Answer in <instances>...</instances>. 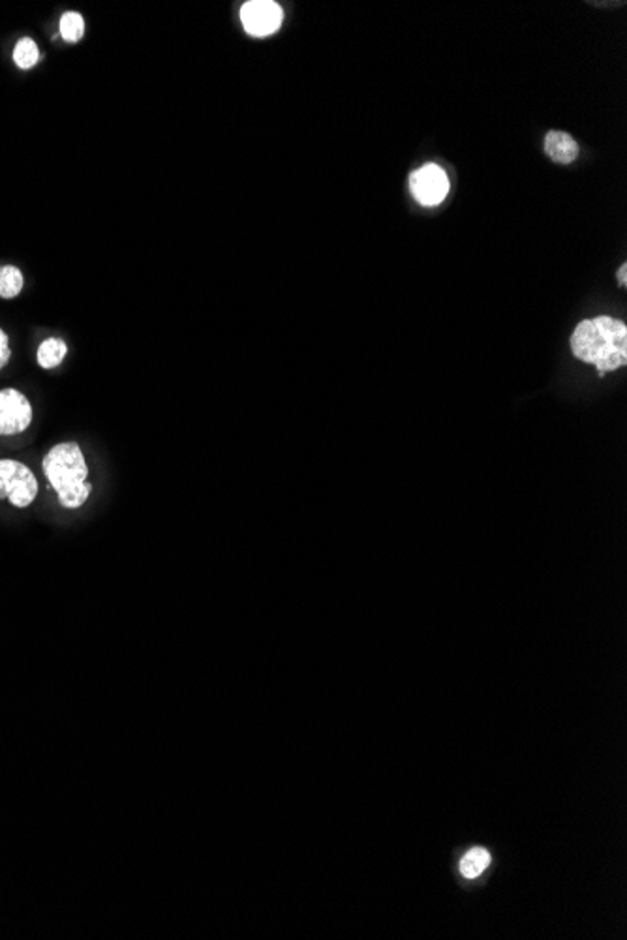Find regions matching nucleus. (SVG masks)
<instances>
[{
  "label": "nucleus",
  "mask_w": 627,
  "mask_h": 940,
  "mask_svg": "<svg viewBox=\"0 0 627 940\" xmlns=\"http://www.w3.org/2000/svg\"><path fill=\"white\" fill-rule=\"evenodd\" d=\"M571 351L582 363L594 364L599 376L626 366V323L609 316L584 319L573 331Z\"/></svg>",
  "instance_id": "f257e3e1"
},
{
  "label": "nucleus",
  "mask_w": 627,
  "mask_h": 940,
  "mask_svg": "<svg viewBox=\"0 0 627 940\" xmlns=\"http://www.w3.org/2000/svg\"><path fill=\"white\" fill-rule=\"evenodd\" d=\"M49 483L66 509H79L91 496L92 486L87 483L89 468L81 447L77 443L55 445L42 462Z\"/></svg>",
  "instance_id": "f03ea898"
},
{
  "label": "nucleus",
  "mask_w": 627,
  "mask_h": 940,
  "mask_svg": "<svg viewBox=\"0 0 627 940\" xmlns=\"http://www.w3.org/2000/svg\"><path fill=\"white\" fill-rule=\"evenodd\" d=\"M38 494V481L25 464L0 460V500H10L14 507H29Z\"/></svg>",
  "instance_id": "7ed1b4c3"
},
{
  "label": "nucleus",
  "mask_w": 627,
  "mask_h": 940,
  "mask_svg": "<svg viewBox=\"0 0 627 940\" xmlns=\"http://www.w3.org/2000/svg\"><path fill=\"white\" fill-rule=\"evenodd\" d=\"M413 198L423 207H436L449 194V179L444 169L436 164H425L410 177Z\"/></svg>",
  "instance_id": "20e7f679"
},
{
  "label": "nucleus",
  "mask_w": 627,
  "mask_h": 940,
  "mask_svg": "<svg viewBox=\"0 0 627 940\" xmlns=\"http://www.w3.org/2000/svg\"><path fill=\"white\" fill-rule=\"evenodd\" d=\"M284 21L282 8L273 0H250L241 8V23L250 36L265 38L275 34Z\"/></svg>",
  "instance_id": "39448f33"
},
{
  "label": "nucleus",
  "mask_w": 627,
  "mask_h": 940,
  "mask_svg": "<svg viewBox=\"0 0 627 940\" xmlns=\"http://www.w3.org/2000/svg\"><path fill=\"white\" fill-rule=\"evenodd\" d=\"M32 423L31 402L16 389L0 391V436H16Z\"/></svg>",
  "instance_id": "423d86ee"
},
{
  "label": "nucleus",
  "mask_w": 627,
  "mask_h": 940,
  "mask_svg": "<svg viewBox=\"0 0 627 940\" xmlns=\"http://www.w3.org/2000/svg\"><path fill=\"white\" fill-rule=\"evenodd\" d=\"M545 152L547 156L551 158L554 164H562V166H567L571 162L577 160L579 156V145L573 137L566 134V132H558V130H551L547 136H545Z\"/></svg>",
  "instance_id": "0eeeda50"
},
{
  "label": "nucleus",
  "mask_w": 627,
  "mask_h": 940,
  "mask_svg": "<svg viewBox=\"0 0 627 940\" xmlns=\"http://www.w3.org/2000/svg\"><path fill=\"white\" fill-rule=\"evenodd\" d=\"M66 342L61 338H47L38 348V364L42 368H55L66 357Z\"/></svg>",
  "instance_id": "6e6552de"
},
{
  "label": "nucleus",
  "mask_w": 627,
  "mask_h": 940,
  "mask_svg": "<svg viewBox=\"0 0 627 940\" xmlns=\"http://www.w3.org/2000/svg\"><path fill=\"white\" fill-rule=\"evenodd\" d=\"M490 864V854L489 850L485 849H472L460 862V873L466 877V879H475L479 877Z\"/></svg>",
  "instance_id": "1a4fd4ad"
},
{
  "label": "nucleus",
  "mask_w": 627,
  "mask_h": 940,
  "mask_svg": "<svg viewBox=\"0 0 627 940\" xmlns=\"http://www.w3.org/2000/svg\"><path fill=\"white\" fill-rule=\"evenodd\" d=\"M23 289V274L14 265L0 267V297L14 299Z\"/></svg>",
  "instance_id": "9d476101"
},
{
  "label": "nucleus",
  "mask_w": 627,
  "mask_h": 940,
  "mask_svg": "<svg viewBox=\"0 0 627 940\" xmlns=\"http://www.w3.org/2000/svg\"><path fill=\"white\" fill-rule=\"evenodd\" d=\"M14 61L21 70H31L40 61V49L32 38H21L14 49Z\"/></svg>",
  "instance_id": "9b49d317"
},
{
  "label": "nucleus",
  "mask_w": 627,
  "mask_h": 940,
  "mask_svg": "<svg viewBox=\"0 0 627 940\" xmlns=\"http://www.w3.org/2000/svg\"><path fill=\"white\" fill-rule=\"evenodd\" d=\"M59 27H61L62 38H64L66 42H70V44H76V42H79V40L83 38V34H85V19H83L81 14H77V12H66V14L61 17Z\"/></svg>",
  "instance_id": "f8f14e48"
},
{
  "label": "nucleus",
  "mask_w": 627,
  "mask_h": 940,
  "mask_svg": "<svg viewBox=\"0 0 627 940\" xmlns=\"http://www.w3.org/2000/svg\"><path fill=\"white\" fill-rule=\"evenodd\" d=\"M10 355H12V351H10V344H8V336L0 329V370L8 364Z\"/></svg>",
  "instance_id": "ddd939ff"
},
{
  "label": "nucleus",
  "mask_w": 627,
  "mask_h": 940,
  "mask_svg": "<svg viewBox=\"0 0 627 940\" xmlns=\"http://www.w3.org/2000/svg\"><path fill=\"white\" fill-rule=\"evenodd\" d=\"M618 282L622 288H626L627 284V265L624 263L620 269H618Z\"/></svg>",
  "instance_id": "4468645a"
}]
</instances>
